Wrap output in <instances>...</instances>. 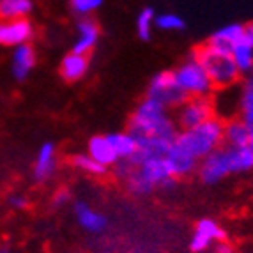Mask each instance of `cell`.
I'll list each match as a JSON object with an SVG mask.
<instances>
[{"mask_svg":"<svg viewBox=\"0 0 253 253\" xmlns=\"http://www.w3.org/2000/svg\"><path fill=\"white\" fill-rule=\"evenodd\" d=\"M71 9L80 16H89L90 13L97 11L103 5V0H69Z\"/></svg>","mask_w":253,"mask_h":253,"instance_id":"83f0119b","label":"cell"},{"mask_svg":"<svg viewBox=\"0 0 253 253\" xmlns=\"http://www.w3.org/2000/svg\"><path fill=\"white\" fill-rule=\"evenodd\" d=\"M73 211H75L76 221H78L80 227L84 228V230H87V232L101 234V232H105L106 227H108V219H106V216H103L101 212L94 211L89 204L76 202L75 207H73Z\"/></svg>","mask_w":253,"mask_h":253,"instance_id":"5bb4252c","label":"cell"},{"mask_svg":"<svg viewBox=\"0 0 253 253\" xmlns=\"http://www.w3.org/2000/svg\"><path fill=\"white\" fill-rule=\"evenodd\" d=\"M32 0H0V20H20L32 13Z\"/></svg>","mask_w":253,"mask_h":253,"instance_id":"603a6c76","label":"cell"},{"mask_svg":"<svg viewBox=\"0 0 253 253\" xmlns=\"http://www.w3.org/2000/svg\"><path fill=\"white\" fill-rule=\"evenodd\" d=\"M243 38H245V25L243 23H228V25L212 32L211 38L207 39V44L218 51L230 53L234 44L239 42Z\"/></svg>","mask_w":253,"mask_h":253,"instance_id":"8fae6325","label":"cell"},{"mask_svg":"<svg viewBox=\"0 0 253 253\" xmlns=\"http://www.w3.org/2000/svg\"><path fill=\"white\" fill-rule=\"evenodd\" d=\"M227 147V145H225ZM230 172L232 173H248L253 172V152L248 145L245 147H227Z\"/></svg>","mask_w":253,"mask_h":253,"instance_id":"ffe728a7","label":"cell"},{"mask_svg":"<svg viewBox=\"0 0 253 253\" xmlns=\"http://www.w3.org/2000/svg\"><path fill=\"white\" fill-rule=\"evenodd\" d=\"M248 147L253 152V127H250V140H248Z\"/></svg>","mask_w":253,"mask_h":253,"instance_id":"d6a6232c","label":"cell"},{"mask_svg":"<svg viewBox=\"0 0 253 253\" xmlns=\"http://www.w3.org/2000/svg\"><path fill=\"white\" fill-rule=\"evenodd\" d=\"M57 170V149L51 142H44L39 147L34 161V179L38 182H44L55 175Z\"/></svg>","mask_w":253,"mask_h":253,"instance_id":"4fadbf2b","label":"cell"},{"mask_svg":"<svg viewBox=\"0 0 253 253\" xmlns=\"http://www.w3.org/2000/svg\"><path fill=\"white\" fill-rule=\"evenodd\" d=\"M154 9L144 7L136 16V34L142 41H149L152 36V27L156 23V16H154Z\"/></svg>","mask_w":253,"mask_h":253,"instance_id":"d4e9b609","label":"cell"},{"mask_svg":"<svg viewBox=\"0 0 253 253\" xmlns=\"http://www.w3.org/2000/svg\"><path fill=\"white\" fill-rule=\"evenodd\" d=\"M156 27L160 30H184L186 23L175 13H161L156 16Z\"/></svg>","mask_w":253,"mask_h":253,"instance_id":"4316f807","label":"cell"},{"mask_svg":"<svg viewBox=\"0 0 253 253\" xmlns=\"http://www.w3.org/2000/svg\"><path fill=\"white\" fill-rule=\"evenodd\" d=\"M71 165L75 169L82 170L85 173H92V175H103L106 173V167L101 163H97L89 152L87 154H75L71 158Z\"/></svg>","mask_w":253,"mask_h":253,"instance_id":"484cf974","label":"cell"},{"mask_svg":"<svg viewBox=\"0 0 253 253\" xmlns=\"http://www.w3.org/2000/svg\"><path fill=\"white\" fill-rule=\"evenodd\" d=\"M165 158L169 160L170 169H172V173L175 179L193 173L195 170L199 169V163H200V161L195 156H191L186 149H182L177 142H173L172 147L169 149V152H167Z\"/></svg>","mask_w":253,"mask_h":253,"instance_id":"7c38bea8","label":"cell"},{"mask_svg":"<svg viewBox=\"0 0 253 253\" xmlns=\"http://www.w3.org/2000/svg\"><path fill=\"white\" fill-rule=\"evenodd\" d=\"M225 237H227V232L216 223L214 219L202 218L199 223H197V227H195V232H193V236H191L190 248H191V252H195V253L206 252L211 245L221 243Z\"/></svg>","mask_w":253,"mask_h":253,"instance_id":"30bf717a","label":"cell"},{"mask_svg":"<svg viewBox=\"0 0 253 253\" xmlns=\"http://www.w3.org/2000/svg\"><path fill=\"white\" fill-rule=\"evenodd\" d=\"M199 177L202 179L206 184H216L227 175H230V161H228V151L225 145L216 149L209 156L200 160L199 163Z\"/></svg>","mask_w":253,"mask_h":253,"instance_id":"ba28073f","label":"cell"},{"mask_svg":"<svg viewBox=\"0 0 253 253\" xmlns=\"http://www.w3.org/2000/svg\"><path fill=\"white\" fill-rule=\"evenodd\" d=\"M0 253H7V252H0Z\"/></svg>","mask_w":253,"mask_h":253,"instance_id":"836d02e7","label":"cell"},{"mask_svg":"<svg viewBox=\"0 0 253 253\" xmlns=\"http://www.w3.org/2000/svg\"><path fill=\"white\" fill-rule=\"evenodd\" d=\"M193 55L195 59L202 64V68L206 69L211 82L214 84L216 90L230 89V87L239 84L243 75L239 73L230 53L218 51L209 46L207 42H204L202 46H199L193 51Z\"/></svg>","mask_w":253,"mask_h":253,"instance_id":"277c9868","label":"cell"},{"mask_svg":"<svg viewBox=\"0 0 253 253\" xmlns=\"http://www.w3.org/2000/svg\"><path fill=\"white\" fill-rule=\"evenodd\" d=\"M147 97H152L160 101L161 105H165L167 108H179L182 103L188 99L186 92L181 89L175 82V76H173V71H161L158 73L154 78L151 80V85H149L147 90Z\"/></svg>","mask_w":253,"mask_h":253,"instance_id":"52a82bcc","label":"cell"},{"mask_svg":"<svg viewBox=\"0 0 253 253\" xmlns=\"http://www.w3.org/2000/svg\"><path fill=\"white\" fill-rule=\"evenodd\" d=\"M245 39L253 44V21L248 23V25H245Z\"/></svg>","mask_w":253,"mask_h":253,"instance_id":"1f68e13d","label":"cell"},{"mask_svg":"<svg viewBox=\"0 0 253 253\" xmlns=\"http://www.w3.org/2000/svg\"><path fill=\"white\" fill-rule=\"evenodd\" d=\"M131 135H154L163 136L167 140L175 142L179 135L177 123L172 117L167 115V106L161 105L160 101L145 97L144 101L136 106L135 114L129 119Z\"/></svg>","mask_w":253,"mask_h":253,"instance_id":"6da1fadb","label":"cell"},{"mask_svg":"<svg viewBox=\"0 0 253 253\" xmlns=\"http://www.w3.org/2000/svg\"><path fill=\"white\" fill-rule=\"evenodd\" d=\"M223 119L212 117L197 127L179 131L175 142L200 161L223 145Z\"/></svg>","mask_w":253,"mask_h":253,"instance_id":"3957f363","label":"cell"},{"mask_svg":"<svg viewBox=\"0 0 253 253\" xmlns=\"http://www.w3.org/2000/svg\"><path fill=\"white\" fill-rule=\"evenodd\" d=\"M34 66H36V51L29 42L14 48L13 60H11V71H13V76L16 80L20 82L27 80V76L32 73Z\"/></svg>","mask_w":253,"mask_h":253,"instance_id":"2e32d148","label":"cell"},{"mask_svg":"<svg viewBox=\"0 0 253 253\" xmlns=\"http://www.w3.org/2000/svg\"><path fill=\"white\" fill-rule=\"evenodd\" d=\"M216 253H237V252L230 245H227V243H219L218 248H216Z\"/></svg>","mask_w":253,"mask_h":253,"instance_id":"4dcf8cb0","label":"cell"},{"mask_svg":"<svg viewBox=\"0 0 253 253\" xmlns=\"http://www.w3.org/2000/svg\"><path fill=\"white\" fill-rule=\"evenodd\" d=\"M71 199V193L68 190H59L53 195V206L55 207H64Z\"/></svg>","mask_w":253,"mask_h":253,"instance_id":"f1b7e54d","label":"cell"},{"mask_svg":"<svg viewBox=\"0 0 253 253\" xmlns=\"http://www.w3.org/2000/svg\"><path fill=\"white\" fill-rule=\"evenodd\" d=\"M250 140V126L237 115L228 117L223 124V145L227 147H245Z\"/></svg>","mask_w":253,"mask_h":253,"instance_id":"e0dca14e","label":"cell"},{"mask_svg":"<svg viewBox=\"0 0 253 253\" xmlns=\"http://www.w3.org/2000/svg\"><path fill=\"white\" fill-rule=\"evenodd\" d=\"M239 117L253 127V75H248L243 82L239 96Z\"/></svg>","mask_w":253,"mask_h":253,"instance_id":"cb8c5ba5","label":"cell"},{"mask_svg":"<svg viewBox=\"0 0 253 253\" xmlns=\"http://www.w3.org/2000/svg\"><path fill=\"white\" fill-rule=\"evenodd\" d=\"M175 82L186 92L188 97H212L216 92L214 84L211 82L209 75L206 69L202 68V64L195 59V55H191L190 59H186L184 62L179 66L175 71Z\"/></svg>","mask_w":253,"mask_h":253,"instance_id":"5b68a950","label":"cell"},{"mask_svg":"<svg viewBox=\"0 0 253 253\" xmlns=\"http://www.w3.org/2000/svg\"><path fill=\"white\" fill-rule=\"evenodd\" d=\"M9 204H11V207H14V209H25L29 202H27V199L21 197V195H13V197L9 199Z\"/></svg>","mask_w":253,"mask_h":253,"instance_id":"f546056e","label":"cell"},{"mask_svg":"<svg viewBox=\"0 0 253 253\" xmlns=\"http://www.w3.org/2000/svg\"><path fill=\"white\" fill-rule=\"evenodd\" d=\"M89 71V55H82L71 51L66 55L60 64V76L66 82H78L82 80Z\"/></svg>","mask_w":253,"mask_h":253,"instance_id":"ac0fdd59","label":"cell"},{"mask_svg":"<svg viewBox=\"0 0 253 253\" xmlns=\"http://www.w3.org/2000/svg\"><path fill=\"white\" fill-rule=\"evenodd\" d=\"M230 55H232V59H234V62H236L241 75H252V71H253V44L252 42H248L243 38L239 42L234 44Z\"/></svg>","mask_w":253,"mask_h":253,"instance_id":"7402d4cb","label":"cell"},{"mask_svg":"<svg viewBox=\"0 0 253 253\" xmlns=\"http://www.w3.org/2000/svg\"><path fill=\"white\" fill-rule=\"evenodd\" d=\"M78 38H76L73 51L82 55H89L99 41V27L92 18L85 16L78 21Z\"/></svg>","mask_w":253,"mask_h":253,"instance_id":"9a60e30c","label":"cell"},{"mask_svg":"<svg viewBox=\"0 0 253 253\" xmlns=\"http://www.w3.org/2000/svg\"><path fill=\"white\" fill-rule=\"evenodd\" d=\"M89 154L97 161V163L105 165L106 169L108 167H114L119 161L117 152L114 151L112 144L106 135H96L89 140Z\"/></svg>","mask_w":253,"mask_h":253,"instance_id":"d6986e66","label":"cell"},{"mask_svg":"<svg viewBox=\"0 0 253 253\" xmlns=\"http://www.w3.org/2000/svg\"><path fill=\"white\" fill-rule=\"evenodd\" d=\"M173 181L175 177L165 156L145 158L126 177L127 190L138 197L149 195L154 188H172Z\"/></svg>","mask_w":253,"mask_h":253,"instance_id":"7a4b0ae2","label":"cell"},{"mask_svg":"<svg viewBox=\"0 0 253 253\" xmlns=\"http://www.w3.org/2000/svg\"><path fill=\"white\" fill-rule=\"evenodd\" d=\"M106 136H108L114 151L117 152L119 160H129V158H133L138 152L136 138L131 135L129 131H126V133H112V135Z\"/></svg>","mask_w":253,"mask_h":253,"instance_id":"44dd1931","label":"cell"},{"mask_svg":"<svg viewBox=\"0 0 253 253\" xmlns=\"http://www.w3.org/2000/svg\"><path fill=\"white\" fill-rule=\"evenodd\" d=\"M252 75H253V71H252Z\"/></svg>","mask_w":253,"mask_h":253,"instance_id":"e575fe53","label":"cell"},{"mask_svg":"<svg viewBox=\"0 0 253 253\" xmlns=\"http://www.w3.org/2000/svg\"><path fill=\"white\" fill-rule=\"evenodd\" d=\"M34 36V25L27 18L20 20H0V44L2 46H20L27 44Z\"/></svg>","mask_w":253,"mask_h":253,"instance_id":"9c48e42d","label":"cell"},{"mask_svg":"<svg viewBox=\"0 0 253 253\" xmlns=\"http://www.w3.org/2000/svg\"><path fill=\"white\" fill-rule=\"evenodd\" d=\"M212 117H216L212 97H188L177 108L175 123H177V127H181L182 131L200 126Z\"/></svg>","mask_w":253,"mask_h":253,"instance_id":"8992f818","label":"cell"}]
</instances>
